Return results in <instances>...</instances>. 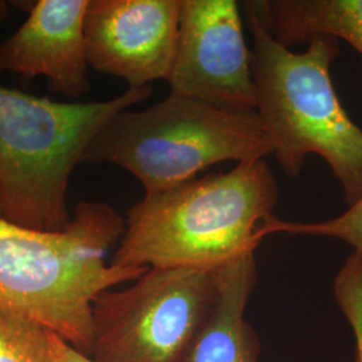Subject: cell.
Here are the masks:
<instances>
[{
  "instance_id": "cell-6",
  "label": "cell",
  "mask_w": 362,
  "mask_h": 362,
  "mask_svg": "<svg viewBox=\"0 0 362 362\" xmlns=\"http://www.w3.org/2000/svg\"><path fill=\"white\" fill-rule=\"evenodd\" d=\"M219 297L216 272L151 267L91 308L94 362H189Z\"/></svg>"
},
{
  "instance_id": "cell-9",
  "label": "cell",
  "mask_w": 362,
  "mask_h": 362,
  "mask_svg": "<svg viewBox=\"0 0 362 362\" xmlns=\"http://www.w3.org/2000/svg\"><path fill=\"white\" fill-rule=\"evenodd\" d=\"M89 0H38L0 43V74L47 78L52 91L81 98L90 89L83 23Z\"/></svg>"
},
{
  "instance_id": "cell-16",
  "label": "cell",
  "mask_w": 362,
  "mask_h": 362,
  "mask_svg": "<svg viewBox=\"0 0 362 362\" xmlns=\"http://www.w3.org/2000/svg\"><path fill=\"white\" fill-rule=\"evenodd\" d=\"M10 4L7 3V1H3V0H0V22L3 21V19H6V16L8 15L10 13Z\"/></svg>"
},
{
  "instance_id": "cell-3",
  "label": "cell",
  "mask_w": 362,
  "mask_h": 362,
  "mask_svg": "<svg viewBox=\"0 0 362 362\" xmlns=\"http://www.w3.org/2000/svg\"><path fill=\"white\" fill-rule=\"evenodd\" d=\"M252 34L255 113L272 156L288 177H298L308 156L321 157L339 181L346 207L362 197V129L337 94L330 69L339 40L317 37L305 52L279 43L248 8Z\"/></svg>"
},
{
  "instance_id": "cell-11",
  "label": "cell",
  "mask_w": 362,
  "mask_h": 362,
  "mask_svg": "<svg viewBox=\"0 0 362 362\" xmlns=\"http://www.w3.org/2000/svg\"><path fill=\"white\" fill-rule=\"evenodd\" d=\"M243 4L286 47L330 37L348 42L362 55V0H254Z\"/></svg>"
},
{
  "instance_id": "cell-2",
  "label": "cell",
  "mask_w": 362,
  "mask_h": 362,
  "mask_svg": "<svg viewBox=\"0 0 362 362\" xmlns=\"http://www.w3.org/2000/svg\"><path fill=\"white\" fill-rule=\"evenodd\" d=\"M124 233L125 218L101 202L78 203L59 231L33 230L0 218V309L89 356L95 298L148 270L106 262Z\"/></svg>"
},
{
  "instance_id": "cell-13",
  "label": "cell",
  "mask_w": 362,
  "mask_h": 362,
  "mask_svg": "<svg viewBox=\"0 0 362 362\" xmlns=\"http://www.w3.org/2000/svg\"><path fill=\"white\" fill-rule=\"evenodd\" d=\"M266 233L267 236L272 233H282L333 238L349 245L354 252L362 257V197L357 203L345 209V212L332 219L299 223L274 218L269 223Z\"/></svg>"
},
{
  "instance_id": "cell-10",
  "label": "cell",
  "mask_w": 362,
  "mask_h": 362,
  "mask_svg": "<svg viewBox=\"0 0 362 362\" xmlns=\"http://www.w3.org/2000/svg\"><path fill=\"white\" fill-rule=\"evenodd\" d=\"M219 297L189 362H258L259 344L246 308L257 284L255 254L216 272Z\"/></svg>"
},
{
  "instance_id": "cell-1",
  "label": "cell",
  "mask_w": 362,
  "mask_h": 362,
  "mask_svg": "<svg viewBox=\"0 0 362 362\" xmlns=\"http://www.w3.org/2000/svg\"><path fill=\"white\" fill-rule=\"evenodd\" d=\"M278 197L274 172L264 160L145 194L128 211L110 263L218 272L255 254L276 218Z\"/></svg>"
},
{
  "instance_id": "cell-12",
  "label": "cell",
  "mask_w": 362,
  "mask_h": 362,
  "mask_svg": "<svg viewBox=\"0 0 362 362\" xmlns=\"http://www.w3.org/2000/svg\"><path fill=\"white\" fill-rule=\"evenodd\" d=\"M0 362H50L49 332L0 309Z\"/></svg>"
},
{
  "instance_id": "cell-7",
  "label": "cell",
  "mask_w": 362,
  "mask_h": 362,
  "mask_svg": "<svg viewBox=\"0 0 362 362\" xmlns=\"http://www.w3.org/2000/svg\"><path fill=\"white\" fill-rule=\"evenodd\" d=\"M167 82L173 94L255 112L252 52L238 1L181 0L177 49Z\"/></svg>"
},
{
  "instance_id": "cell-15",
  "label": "cell",
  "mask_w": 362,
  "mask_h": 362,
  "mask_svg": "<svg viewBox=\"0 0 362 362\" xmlns=\"http://www.w3.org/2000/svg\"><path fill=\"white\" fill-rule=\"evenodd\" d=\"M50 362H94L89 356L69 345L62 338L49 332Z\"/></svg>"
},
{
  "instance_id": "cell-5",
  "label": "cell",
  "mask_w": 362,
  "mask_h": 362,
  "mask_svg": "<svg viewBox=\"0 0 362 362\" xmlns=\"http://www.w3.org/2000/svg\"><path fill=\"white\" fill-rule=\"evenodd\" d=\"M272 146L255 112L169 93L143 110H124L86 149L85 164H116L141 182L145 194L194 180L226 161L264 160Z\"/></svg>"
},
{
  "instance_id": "cell-14",
  "label": "cell",
  "mask_w": 362,
  "mask_h": 362,
  "mask_svg": "<svg viewBox=\"0 0 362 362\" xmlns=\"http://www.w3.org/2000/svg\"><path fill=\"white\" fill-rule=\"evenodd\" d=\"M356 337V362H362V290H354L338 300Z\"/></svg>"
},
{
  "instance_id": "cell-8",
  "label": "cell",
  "mask_w": 362,
  "mask_h": 362,
  "mask_svg": "<svg viewBox=\"0 0 362 362\" xmlns=\"http://www.w3.org/2000/svg\"><path fill=\"white\" fill-rule=\"evenodd\" d=\"M181 0H89L83 33L89 67L129 88L168 81Z\"/></svg>"
},
{
  "instance_id": "cell-4",
  "label": "cell",
  "mask_w": 362,
  "mask_h": 362,
  "mask_svg": "<svg viewBox=\"0 0 362 362\" xmlns=\"http://www.w3.org/2000/svg\"><path fill=\"white\" fill-rule=\"evenodd\" d=\"M152 94V86L128 88L106 101L58 103L0 86V218L39 231L65 228L69 181L91 141Z\"/></svg>"
}]
</instances>
